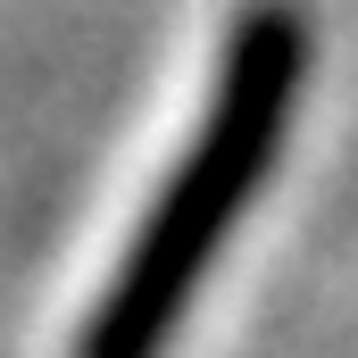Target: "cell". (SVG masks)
<instances>
[{
    "instance_id": "cell-1",
    "label": "cell",
    "mask_w": 358,
    "mask_h": 358,
    "mask_svg": "<svg viewBox=\"0 0 358 358\" xmlns=\"http://www.w3.org/2000/svg\"><path fill=\"white\" fill-rule=\"evenodd\" d=\"M300 67H308V25L283 0L234 17L225 67H217V92H208V117H200V142L183 150V167L167 176L159 208L142 217V234H134L117 283L100 292L76 358H159V342L176 334L183 300H192V283L217 259L225 225L250 208V192L267 176L275 142H283V108L300 92Z\"/></svg>"
}]
</instances>
